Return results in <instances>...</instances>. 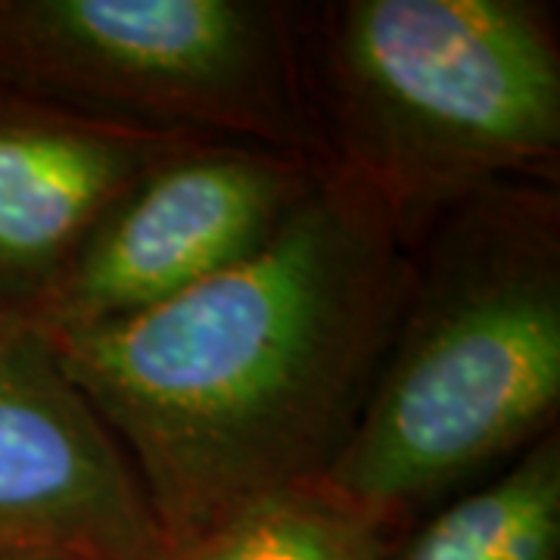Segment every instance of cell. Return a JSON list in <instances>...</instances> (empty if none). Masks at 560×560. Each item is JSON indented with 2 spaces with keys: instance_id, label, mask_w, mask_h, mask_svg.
I'll return each instance as SVG.
<instances>
[{
  "instance_id": "cell-1",
  "label": "cell",
  "mask_w": 560,
  "mask_h": 560,
  "mask_svg": "<svg viewBox=\"0 0 560 560\" xmlns=\"http://www.w3.org/2000/svg\"><path fill=\"white\" fill-rule=\"evenodd\" d=\"M411 246L337 165L253 259L97 330L44 337L138 474L165 551L330 474L355 430Z\"/></svg>"
},
{
  "instance_id": "cell-2",
  "label": "cell",
  "mask_w": 560,
  "mask_h": 560,
  "mask_svg": "<svg viewBox=\"0 0 560 560\" xmlns=\"http://www.w3.org/2000/svg\"><path fill=\"white\" fill-rule=\"evenodd\" d=\"M558 418L560 187L501 184L411 243L371 393L324 482L399 536Z\"/></svg>"
},
{
  "instance_id": "cell-3",
  "label": "cell",
  "mask_w": 560,
  "mask_h": 560,
  "mask_svg": "<svg viewBox=\"0 0 560 560\" xmlns=\"http://www.w3.org/2000/svg\"><path fill=\"white\" fill-rule=\"evenodd\" d=\"M320 160L418 241L501 184L560 187V13L548 0L296 3Z\"/></svg>"
},
{
  "instance_id": "cell-4",
  "label": "cell",
  "mask_w": 560,
  "mask_h": 560,
  "mask_svg": "<svg viewBox=\"0 0 560 560\" xmlns=\"http://www.w3.org/2000/svg\"><path fill=\"white\" fill-rule=\"evenodd\" d=\"M0 81L143 135L320 160L283 0H0Z\"/></svg>"
},
{
  "instance_id": "cell-5",
  "label": "cell",
  "mask_w": 560,
  "mask_h": 560,
  "mask_svg": "<svg viewBox=\"0 0 560 560\" xmlns=\"http://www.w3.org/2000/svg\"><path fill=\"white\" fill-rule=\"evenodd\" d=\"M320 160L241 140H178L103 212L32 324L69 337L143 315L253 259Z\"/></svg>"
},
{
  "instance_id": "cell-6",
  "label": "cell",
  "mask_w": 560,
  "mask_h": 560,
  "mask_svg": "<svg viewBox=\"0 0 560 560\" xmlns=\"http://www.w3.org/2000/svg\"><path fill=\"white\" fill-rule=\"evenodd\" d=\"M162 560L138 474L35 327H0V548Z\"/></svg>"
},
{
  "instance_id": "cell-7",
  "label": "cell",
  "mask_w": 560,
  "mask_h": 560,
  "mask_svg": "<svg viewBox=\"0 0 560 560\" xmlns=\"http://www.w3.org/2000/svg\"><path fill=\"white\" fill-rule=\"evenodd\" d=\"M190 138L143 135L0 81V324L38 320L109 202Z\"/></svg>"
},
{
  "instance_id": "cell-8",
  "label": "cell",
  "mask_w": 560,
  "mask_h": 560,
  "mask_svg": "<svg viewBox=\"0 0 560 560\" xmlns=\"http://www.w3.org/2000/svg\"><path fill=\"white\" fill-rule=\"evenodd\" d=\"M386 560H560V427L399 533Z\"/></svg>"
},
{
  "instance_id": "cell-9",
  "label": "cell",
  "mask_w": 560,
  "mask_h": 560,
  "mask_svg": "<svg viewBox=\"0 0 560 560\" xmlns=\"http://www.w3.org/2000/svg\"><path fill=\"white\" fill-rule=\"evenodd\" d=\"M396 536L327 482L243 504L162 560H386Z\"/></svg>"
},
{
  "instance_id": "cell-10",
  "label": "cell",
  "mask_w": 560,
  "mask_h": 560,
  "mask_svg": "<svg viewBox=\"0 0 560 560\" xmlns=\"http://www.w3.org/2000/svg\"><path fill=\"white\" fill-rule=\"evenodd\" d=\"M0 560H106L101 555L81 551V548H62V545H16L0 548Z\"/></svg>"
},
{
  "instance_id": "cell-11",
  "label": "cell",
  "mask_w": 560,
  "mask_h": 560,
  "mask_svg": "<svg viewBox=\"0 0 560 560\" xmlns=\"http://www.w3.org/2000/svg\"><path fill=\"white\" fill-rule=\"evenodd\" d=\"M0 327H3V324H0Z\"/></svg>"
}]
</instances>
